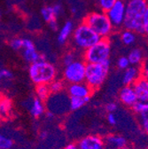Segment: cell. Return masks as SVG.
I'll return each instance as SVG.
<instances>
[{
    "mask_svg": "<svg viewBox=\"0 0 148 149\" xmlns=\"http://www.w3.org/2000/svg\"><path fill=\"white\" fill-rule=\"evenodd\" d=\"M74 29H75V24L72 21H67L62 27L60 29L59 35L57 37V41L60 45H64L67 43L68 39L73 34Z\"/></svg>",
    "mask_w": 148,
    "mask_h": 149,
    "instance_id": "cell-15",
    "label": "cell"
},
{
    "mask_svg": "<svg viewBox=\"0 0 148 149\" xmlns=\"http://www.w3.org/2000/svg\"><path fill=\"white\" fill-rule=\"evenodd\" d=\"M2 96H3V94H2V92H1V91H0V99H1V98H2Z\"/></svg>",
    "mask_w": 148,
    "mask_h": 149,
    "instance_id": "cell-41",
    "label": "cell"
},
{
    "mask_svg": "<svg viewBox=\"0 0 148 149\" xmlns=\"http://www.w3.org/2000/svg\"><path fill=\"white\" fill-rule=\"evenodd\" d=\"M13 145V142L11 139L0 133V148L1 149H11Z\"/></svg>",
    "mask_w": 148,
    "mask_h": 149,
    "instance_id": "cell-30",
    "label": "cell"
},
{
    "mask_svg": "<svg viewBox=\"0 0 148 149\" xmlns=\"http://www.w3.org/2000/svg\"><path fill=\"white\" fill-rule=\"evenodd\" d=\"M44 114H45V116H46V117H47L48 119H52V118L54 117V115H55V114L52 113V112H51V111H49V110L46 112V113H44Z\"/></svg>",
    "mask_w": 148,
    "mask_h": 149,
    "instance_id": "cell-39",
    "label": "cell"
},
{
    "mask_svg": "<svg viewBox=\"0 0 148 149\" xmlns=\"http://www.w3.org/2000/svg\"><path fill=\"white\" fill-rule=\"evenodd\" d=\"M0 149H1V148H0Z\"/></svg>",
    "mask_w": 148,
    "mask_h": 149,
    "instance_id": "cell-46",
    "label": "cell"
},
{
    "mask_svg": "<svg viewBox=\"0 0 148 149\" xmlns=\"http://www.w3.org/2000/svg\"><path fill=\"white\" fill-rule=\"evenodd\" d=\"M137 34L131 30L124 29L121 34V41L125 45H131L136 42Z\"/></svg>",
    "mask_w": 148,
    "mask_h": 149,
    "instance_id": "cell-22",
    "label": "cell"
},
{
    "mask_svg": "<svg viewBox=\"0 0 148 149\" xmlns=\"http://www.w3.org/2000/svg\"><path fill=\"white\" fill-rule=\"evenodd\" d=\"M49 88L51 94H57V93H61L65 88L66 84L63 79H54L52 82H51L49 84Z\"/></svg>",
    "mask_w": 148,
    "mask_h": 149,
    "instance_id": "cell-23",
    "label": "cell"
},
{
    "mask_svg": "<svg viewBox=\"0 0 148 149\" xmlns=\"http://www.w3.org/2000/svg\"><path fill=\"white\" fill-rule=\"evenodd\" d=\"M83 22H85L100 38H108L115 30L106 13L101 11L92 12L87 14Z\"/></svg>",
    "mask_w": 148,
    "mask_h": 149,
    "instance_id": "cell-4",
    "label": "cell"
},
{
    "mask_svg": "<svg viewBox=\"0 0 148 149\" xmlns=\"http://www.w3.org/2000/svg\"><path fill=\"white\" fill-rule=\"evenodd\" d=\"M3 120V116H2V115H1V112H0V122H1Z\"/></svg>",
    "mask_w": 148,
    "mask_h": 149,
    "instance_id": "cell-40",
    "label": "cell"
},
{
    "mask_svg": "<svg viewBox=\"0 0 148 149\" xmlns=\"http://www.w3.org/2000/svg\"><path fill=\"white\" fill-rule=\"evenodd\" d=\"M78 149H106L104 139L99 135H87L76 143Z\"/></svg>",
    "mask_w": 148,
    "mask_h": 149,
    "instance_id": "cell-10",
    "label": "cell"
},
{
    "mask_svg": "<svg viewBox=\"0 0 148 149\" xmlns=\"http://www.w3.org/2000/svg\"><path fill=\"white\" fill-rule=\"evenodd\" d=\"M122 27L136 34L148 33V4L147 0H128Z\"/></svg>",
    "mask_w": 148,
    "mask_h": 149,
    "instance_id": "cell-1",
    "label": "cell"
},
{
    "mask_svg": "<svg viewBox=\"0 0 148 149\" xmlns=\"http://www.w3.org/2000/svg\"><path fill=\"white\" fill-rule=\"evenodd\" d=\"M72 41L77 50L84 52L98 43L101 38L85 22H82L75 27L72 34Z\"/></svg>",
    "mask_w": 148,
    "mask_h": 149,
    "instance_id": "cell-5",
    "label": "cell"
},
{
    "mask_svg": "<svg viewBox=\"0 0 148 149\" xmlns=\"http://www.w3.org/2000/svg\"><path fill=\"white\" fill-rule=\"evenodd\" d=\"M129 66V62L128 61V58L126 57V56H122V57H120L117 61V67L119 68V69L121 70H125L127 69Z\"/></svg>",
    "mask_w": 148,
    "mask_h": 149,
    "instance_id": "cell-31",
    "label": "cell"
},
{
    "mask_svg": "<svg viewBox=\"0 0 148 149\" xmlns=\"http://www.w3.org/2000/svg\"><path fill=\"white\" fill-rule=\"evenodd\" d=\"M105 109L107 113H115L118 109V104L116 102H109L106 105Z\"/></svg>",
    "mask_w": 148,
    "mask_h": 149,
    "instance_id": "cell-34",
    "label": "cell"
},
{
    "mask_svg": "<svg viewBox=\"0 0 148 149\" xmlns=\"http://www.w3.org/2000/svg\"><path fill=\"white\" fill-rule=\"evenodd\" d=\"M58 74L57 68L52 63L46 60L38 61L31 63L28 68V76L31 81L35 84H49Z\"/></svg>",
    "mask_w": 148,
    "mask_h": 149,
    "instance_id": "cell-2",
    "label": "cell"
},
{
    "mask_svg": "<svg viewBox=\"0 0 148 149\" xmlns=\"http://www.w3.org/2000/svg\"><path fill=\"white\" fill-rule=\"evenodd\" d=\"M50 29L52 30V31H58L59 30V23H58V20H54V21H51V22L48 23Z\"/></svg>",
    "mask_w": 148,
    "mask_h": 149,
    "instance_id": "cell-36",
    "label": "cell"
},
{
    "mask_svg": "<svg viewBox=\"0 0 148 149\" xmlns=\"http://www.w3.org/2000/svg\"><path fill=\"white\" fill-rule=\"evenodd\" d=\"M0 19H1V13H0Z\"/></svg>",
    "mask_w": 148,
    "mask_h": 149,
    "instance_id": "cell-43",
    "label": "cell"
},
{
    "mask_svg": "<svg viewBox=\"0 0 148 149\" xmlns=\"http://www.w3.org/2000/svg\"><path fill=\"white\" fill-rule=\"evenodd\" d=\"M9 44L12 49H13L14 51H22V45H23V38H22V37H14V38L10 40Z\"/></svg>",
    "mask_w": 148,
    "mask_h": 149,
    "instance_id": "cell-29",
    "label": "cell"
},
{
    "mask_svg": "<svg viewBox=\"0 0 148 149\" xmlns=\"http://www.w3.org/2000/svg\"><path fill=\"white\" fill-rule=\"evenodd\" d=\"M64 149H78V146H77L76 143H70L67 146H66V147Z\"/></svg>",
    "mask_w": 148,
    "mask_h": 149,
    "instance_id": "cell-37",
    "label": "cell"
},
{
    "mask_svg": "<svg viewBox=\"0 0 148 149\" xmlns=\"http://www.w3.org/2000/svg\"><path fill=\"white\" fill-rule=\"evenodd\" d=\"M132 87L137 95L138 100L142 102L148 101V80L147 77H140L133 84Z\"/></svg>",
    "mask_w": 148,
    "mask_h": 149,
    "instance_id": "cell-12",
    "label": "cell"
},
{
    "mask_svg": "<svg viewBox=\"0 0 148 149\" xmlns=\"http://www.w3.org/2000/svg\"><path fill=\"white\" fill-rule=\"evenodd\" d=\"M93 91H92L84 82L78 84H71L67 87V93L69 97L76 98H85L90 97Z\"/></svg>",
    "mask_w": 148,
    "mask_h": 149,
    "instance_id": "cell-11",
    "label": "cell"
},
{
    "mask_svg": "<svg viewBox=\"0 0 148 149\" xmlns=\"http://www.w3.org/2000/svg\"><path fill=\"white\" fill-rule=\"evenodd\" d=\"M76 60H77V54L76 52L74 51H69L67 52H66L63 57H62V65L65 67L70 63H72L73 61H75Z\"/></svg>",
    "mask_w": 148,
    "mask_h": 149,
    "instance_id": "cell-26",
    "label": "cell"
},
{
    "mask_svg": "<svg viewBox=\"0 0 148 149\" xmlns=\"http://www.w3.org/2000/svg\"><path fill=\"white\" fill-rule=\"evenodd\" d=\"M86 64L87 63L83 60L77 59L65 66L62 72L64 82H67L68 84L83 83L85 79Z\"/></svg>",
    "mask_w": 148,
    "mask_h": 149,
    "instance_id": "cell-7",
    "label": "cell"
},
{
    "mask_svg": "<svg viewBox=\"0 0 148 149\" xmlns=\"http://www.w3.org/2000/svg\"><path fill=\"white\" fill-rule=\"evenodd\" d=\"M131 108L132 109L134 114L138 116L142 113H145V112H148V104L147 102H142L138 100L131 106Z\"/></svg>",
    "mask_w": 148,
    "mask_h": 149,
    "instance_id": "cell-25",
    "label": "cell"
},
{
    "mask_svg": "<svg viewBox=\"0 0 148 149\" xmlns=\"http://www.w3.org/2000/svg\"><path fill=\"white\" fill-rule=\"evenodd\" d=\"M47 137H48V132H45V130H43V132H40V134H39V138H40V139H41V140H44V139H47Z\"/></svg>",
    "mask_w": 148,
    "mask_h": 149,
    "instance_id": "cell-38",
    "label": "cell"
},
{
    "mask_svg": "<svg viewBox=\"0 0 148 149\" xmlns=\"http://www.w3.org/2000/svg\"><path fill=\"white\" fill-rule=\"evenodd\" d=\"M45 110L46 109H45L44 102L41 101L36 97L35 99H33L30 108H29V112H30V115L34 118H38V117L42 116L45 113Z\"/></svg>",
    "mask_w": 148,
    "mask_h": 149,
    "instance_id": "cell-17",
    "label": "cell"
},
{
    "mask_svg": "<svg viewBox=\"0 0 148 149\" xmlns=\"http://www.w3.org/2000/svg\"><path fill=\"white\" fill-rule=\"evenodd\" d=\"M22 55L24 61L28 63H34L38 61L46 60L45 56L39 53L36 50L32 40L28 38H23V45L22 49Z\"/></svg>",
    "mask_w": 148,
    "mask_h": 149,
    "instance_id": "cell-9",
    "label": "cell"
},
{
    "mask_svg": "<svg viewBox=\"0 0 148 149\" xmlns=\"http://www.w3.org/2000/svg\"><path fill=\"white\" fill-rule=\"evenodd\" d=\"M138 121L141 129L144 132H148V112H145L140 115H138Z\"/></svg>",
    "mask_w": 148,
    "mask_h": 149,
    "instance_id": "cell-28",
    "label": "cell"
},
{
    "mask_svg": "<svg viewBox=\"0 0 148 149\" xmlns=\"http://www.w3.org/2000/svg\"><path fill=\"white\" fill-rule=\"evenodd\" d=\"M123 1H125V2H127V1H128V0H123Z\"/></svg>",
    "mask_w": 148,
    "mask_h": 149,
    "instance_id": "cell-44",
    "label": "cell"
},
{
    "mask_svg": "<svg viewBox=\"0 0 148 149\" xmlns=\"http://www.w3.org/2000/svg\"><path fill=\"white\" fill-rule=\"evenodd\" d=\"M127 58L129 62V65L138 67L143 61V58H144L143 52L139 48H134L129 52Z\"/></svg>",
    "mask_w": 148,
    "mask_h": 149,
    "instance_id": "cell-18",
    "label": "cell"
},
{
    "mask_svg": "<svg viewBox=\"0 0 148 149\" xmlns=\"http://www.w3.org/2000/svg\"><path fill=\"white\" fill-rule=\"evenodd\" d=\"M145 149H147V148H145Z\"/></svg>",
    "mask_w": 148,
    "mask_h": 149,
    "instance_id": "cell-45",
    "label": "cell"
},
{
    "mask_svg": "<svg viewBox=\"0 0 148 149\" xmlns=\"http://www.w3.org/2000/svg\"><path fill=\"white\" fill-rule=\"evenodd\" d=\"M51 6H52V10H53L54 15H55V17H56L57 19L63 14L64 9H63V6L60 4H55V5Z\"/></svg>",
    "mask_w": 148,
    "mask_h": 149,
    "instance_id": "cell-33",
    "label": "cell"
},
{
    "mask_svg": "<svg viewBox=\"0 0 148 149\" xmlns=\"http://www.w3.org/2000/svg\"><path fill=\"white\" fill-rule=\"evenodd\" d=\"M13 101L10 98L6 96H2V98L0 99V112L3 118H7L13 110Z\"/></svg>",
    "mask_w": 148,
    "mask_h": 149,
    "instance_id": "cell-19",
    "label": "cell"
},
{
    "mask_svg": "<svg viewBox=\"0 0 148 149\" xmlns=\"http://www.w3.org/2000/svg\"><path fill=\"white\" fill-rule=\"evenodd\" d=\"M35 95L36 98L43 102H45L49 100L51 93L48 84H38L35 86Z\"/></svg>",
    "mask_w": 148,
    "mask_h": 149,
    "instance_id": "cell-20",
    "label": "cell"
},
{
    "mask_svg": "<svg viewBox=\"0 0 148 149\" xmlns=\"http://www.w3.org/2000/svg\"><path fill=\"white\" fill-rule=\"evenodd\" d=\"M117 0H98V6L101 12L106 13L111 7H112Z\"/></svg>",
    "mask_w": 148,
    "mask_h": 149,
    "instance_id": "cell-27",
    "label": "cell"
},
{
    "mask_svg": "<svg viewBox=\"0 0 148 149\" xmlns=\"http://www.w3.org/2000/svg\"><path fill=\"white\" fill-rule=\"evenodd\" d=\"M41 15L44 20V22H46L47 23H49L54 20H58V19L54 15L51 6H46L43 7L41 10Z\"/></svg>",
    "mask_w": 148,
    "mask_h": 149,
    "instance_id": "cell-24",
    "label": "cell"
},
{
    "mask_svg": "<svg viewBox=\"0 0 148 149\" xmlns=\"http://www.w3.org/2000/svg\"><path fill=\"white\" fill-rule=\"evenodd\" d=\"M13 78V73L9 69L6 68H1L0 69V80H9Z\"/></svg>",
    "mask_w": 148,
    "mask_h": 149,
    "instance_id": "cell-32",
    "label": "cell"
},
{
    "mask_svg": "<svg viewBox=\"0 0 148 149\" xmlns=\"http://www.w3.org/2000/svg\"><path fill=\"white\" fill-rule=\"evenodd\" d=\"M141 77V69L138 67L129 66L124 70L122 84L124 85H132Z\"/></svg>",
    "mask_w": 148,
    "mask_h": 149,
    "instance_id": "cell-16",
    "label": "cell"
},
{
    "mask_svg": "<svg viewBox=\"0 0 148 149\" xmlns=\"http://www.w3.org/2000/svg\"><path fill=\"white\" fill-rule=\"evenodd\" d=\"M90 100V97L85 98H76V97H69V108L72 111H76L82 108L86 103Z\"/></svg>",
    "mask_w": 148,
    "mask_h": 149,
    "instance_id": "cell-21",
    "label": "cell"
},
{
    "mask_svg": "<svg viewBox=\"0 0 148 149\" xmlns=\"http://www.w3.org/2000/svg\"><path fill=\"white\" fill-rule=\"evenodd\" d=\"M111 55V43L108 38H101L98 43L83 52V60L87 64L103 63L109 60Z\"/></svg>",
    "mask_w": 148,
    "mask_h": 149,
    "instance_id": "cell-6",
    "label": "cell"
},
{
    "mask_svg": "<svg viewBox=\"0 0 148 149\" xmlns=\"http://www.w3.org/2000/svg\"><path fill=\"white\" fill-rule=\"evenodd\" d=\"M122 149H129V148H128L127 146H125V147H123V148H122Z\"/></svg>",
    "mask_w": 148,
    "mask_h": 149,
    "instance_id": "cell-42",
    "label": "cell"
},
{
    "mask_svg": "<svg viewBox=\"0 0 148 149\" xmlns=\"http://www.w3.org/2000/svg\"><path fill=\"white\" fill-rule=\"evenodd\" d=\"M119 100L124 106L129 107H131V106L138 101V98L132 85H124L120 90Z\"/></svg>",
    "mask_w": 148,
    "mask_h": 149,
    "instance_id": "cell-13",
    "label": "cell"
},
{
    "mask_svg": "<svg viewBox=\"0 0 148 149\" xmlns=\"http://www.w3.org/2000/svg\"><path fill=\"white\" fill-rule=\"evenodd\" d=\"M110 69V60L98 64H86L84 83L92 90L96 91L106 80Z\"/></svg>",
    "mask_w": 148,
    "mask_h": 149,
    "instance_id": "cell-3",
    "label": "cell"
},
{
    "mask_svg": "<svg viewBox=\"0 0 148 149\" xmlns=\"http://www.w3.org/2000/svg\"><path fill=\"white\" fill-rule=\"evenodd\" d=\"M125 8L126 2L123 0H117L116 3L106 13L115 29L122 27L125 16Z\"/></svg>",
    "mask_w": 148,
    "mask_h": 149,
    "instance_id": "cell-8",
    "label": "cell"
},
{
    "mask_svg": "<svg viewBox=\"0 0 148 149\" xmlns=\"http://www.w3.org/2000/svg\"><path fill=\"white\" fill-rule=\"evenodd\" d=\"M106 149H122L127 146V140L121 135L110 134L104 139Z\"/></svg>",
    "mask_w": 148,
    "mask_h": 149,
    "instance_id": "cell-14",
    "label": "cell"
},
{
    "mask_svg": "<svg viewBox=\"0 0 148 149\" xmlns=\"http://www.w3.org/2000/svg\"><path fill=\"white\" fill-rule=\"evenodd\" d=\"M106 119L108 121V123L110 125H116L117 124V117L114 114V113H108L107 114V116H106Z\"/></svg>",
    "mask_w": 148,
    "mask_h": 149,
    "instance_id": "cell-35",
    "label": "cell"
}]
</instances>
